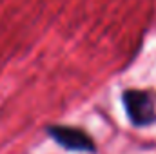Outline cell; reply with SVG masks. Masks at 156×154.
<instances>
[{"label":"cell","instance_id":"7a4b0ae2","mask_svg":"<svg viewBox=\"0 0 156 154\" xmlns=\"http://www.w3.org/2000/svg\"><path fill=\"white\" fill-rule=\"evenodd\" d=\"M47 134L64 149L76 151V152H94L96 147L91 140V136L78 129V127H67V125H49Z\"/></svg>","mask_w":156,"mask_h":154},{"label":"cell","instance_id":"6da1fadb","mask_svg":"<svg viewBox=\"0 0 156 154\" xmlns=\"http://www.w3.org/2000/svg\"><path fill=\"white\" fill-rule=\"evenodd\" d=\"M123 105H125L129 120L136 127L149 125L156 120L154 98L147 91H140V89L125 91L123 93Z\"/></svg>","mask_w":156,"mask_h":154}]
</instances>
